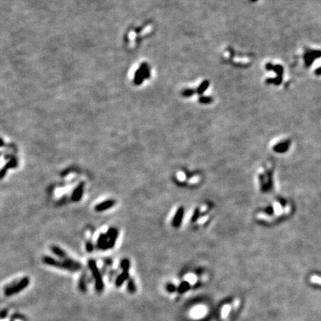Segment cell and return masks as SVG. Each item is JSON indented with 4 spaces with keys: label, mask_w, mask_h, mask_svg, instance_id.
I'll use <instances>...</instances> for the list:
<instances>
[{
    "label": "cell",
    "mask_w": 321,
    "mask_h": 321,
    "mask_svg": "<svg viewBox=\"0 0 321 321\" xmlns=\"http://www.w3.org/2000/svg\"><path fill=\"white\" fill-rule=\"evenodd\" d=\"M107 242H108V238H107L106 235L104 233H101L99 236L98 242H97V248L100 250L106 251Z\"/></svg>",
    "instance_id": "obj_7"
},
{
    "label": "cell",
    "mask_w": 321,
    "mask_h": 321,
    "mask_svg": "<svg viewBox=\"0 0 321 321\" xmlns=\"http://www.w3.org/2000/svg\"><path fill=\"white\" fill-rule=\"evenodd\" d=\"M129 278V272L126 271H123L122 273L119 275L116 279L115 284L117 287H120L122 285L123 283Z\"/></svg>",
    "instance_id": "obj_9"
},
{
    "label": "cell",
    "mask_w": 321,
    "mask_h": 321,
    "mask_svg": "<svg viewBox=\"0 0 321 321\" xmlns=\"http://www.w3.org/2000/svg\"><path fill=\"white\" fill-rule=\"evenodd\" d=\"M107 238H108V242H107L106 250L111 249L115 247L116 240L118 236V231L116 228H111L108 230L106 233Z\"/></svg>",
    "instance_id": "obj_4"
},
{
    "label": "cell",
    "mask_w": 321,
    "mask_h": 321,
    "mask_svg": "<svg viewBox=\"0 0 321 321\" xmlns=\"http://www.w3.org/2000/svg\"><path fill=\"white\" fill-rule=\"evenodd\" d=\"M83 189L84 183L83 182L80 183L79 185L77 186V187H76L75 189L73 191L72 195H71V200H72L73 202H77L80 200L83 196Z\"/></svg>",
    "instance_id": "obj_6"
},
{
    "label": "cell",
    "mask_w": 321,
    "mask_h": 321,
    "mask_svg": "<svg viewBox=\"0 0 321 321\" xmlns=\"http://www.w3.org/2000/svg\"><path fill=\"white\" fill-rule=\"evenodd\" d=\"M116 204V202L113 199H109V200H106L103 202H100L95 207V210L97 212H102L104 211V210H109V208L112 207L113 206Z\"/></svg>",
    "instance_id": "obj_5"
},
{
    "label": "cell",
    "mask_w": 321,
    "mask_h": 321,
    "mask_svg": "<svg viewBox=\"0 0 321 321\" xmlns=\"http://www.w3.org/2000/svg\"><path fill=\"white\" fill-rule=\"evenodd\" d=\"M121 268L123 269V271H128L129 269V267H130V262H129V260L128 259H124L121 260Z\"/></svg>",
    "instance_id": "obj_10"
},
{
    "label": "cell",
    "mask_w": 321,
    "mask_h": 321,
    "mask_svg": "<svg viewBox=\"0 0 321 321\" xmlns=\"http://www.w3.org/2000/svg\"><path fill=\"white\" fill-rule=\"evenodd\" d=\"M199 100H200L201 103H207L211 101V98H208V97H202V98L199 99Z\"/></svg>",
    "instance_id": "obj_16"
},
{
    "label": "cell",
    "mask_w": 321,
    "mask_h": 321,
    "mask_svg": "<svg viewBox=\"0 0 321 321\" xmlns=\"http://www.w3.org/2000/svg\"><path fill=\"white\" fill-rule=\"evenodd\" d=\"M128 290L130 293H134L135 291L136 287L132 279H129V282H128Z\"/></svg>",
    "instance_id": "obj_13"
},
{
    "label": "cell",
    "mask_w": 321,
    "mask_h": 321,
    "mask_svg": "<svg viewBox=\"0 0 321 321\" xmlns=\"http://www.w3.org/2000/svg\"><path fill=\"white\" fill-rule=\"evenodd\" d=\"M209 86V83L207 82V81H205V82L202 83V84H201L200 86H199V89H198L197 90V92L199 94H202L206 90V89Z\"/></svg>",
    "instance_id": "obj_12"
},
{
    "label": "cell",
    "mask_w": 321,
    "mask_h": 321,
    "mask_svg": "<svg viewBox=\"0 0 321 321\" xmlns=\"http://www.w3.org/2000/svg\"><path fill=\"white\" fill-rule=\"evenodd\" d=\"M86 248L87 252H89V253L92 252V251H93V249H94V247H93V245H92V242L91 241L87 242L86 244Z\"/></svg>",
    "instance_id": "obj_14"
},
{
    "label": "cell",
    "mask_w": 321,
    "mask_h": 321,
    "mask_svg": "<svg viewBox=\"0 0 321 321\" xmlns=\"http://www.w3.org/2000/svg\"><path fill=\"white\" fill-rule=\"evenodd\" d=\"M17 166V161L15 158H13L10 161L8 162L5 165L4 168H5L6 170L11 169V168H14Z\"/></svg>",
    "instance_id": "obj_11"
},
{
    "label": "cell",
    "mask_w": 321,
    "mask_h": 321,
    "mask_svg": "<svg viewBox=\"0 0 321 321\" xmlns=\"http://www.w3.org/2000/svg\"><path fill=\"white\" fill-rule=\"evenodd\" d=\"M29 284V280L28 278L25 277V278L22 279L17 284H16L14 286L9 287V288H6L5 289V294H7L8 296L9 295H12L14 294H17V293L19 292L20 291H22V289L25 288L28 286V285Z\"/></svg>",
    "instance_id": "obj_3"
},
{
    "label": "cell",
    "mask_w": 321,
    "mask_h": 321,
    "mask_svg": "<svg viewBox=\"0 0 321 321\" xmlns=\"http://www.w3.org/2000/svg\"><path fill=\"white\" fill-rule=\"evenodd\" d=\"M251 1H252V2H256V1H257V0H251Z\"/></svg>",
    "instance_id": "obj_17"
},
{
    "label": "cell",
    "mask_w": 321,
    "mask_h": 321,
    "mask_svg": "<svg viewBox=\"0 0 321 321\" xmlns=\"http://www.w3.org/2000/svg\"><path fill=\"white\" fill-rule=\"evenodd\" d=\"M51 251H52V253H54V254L55 255H57L58 257H60V259H66L68 258L66 253L65 252V251H63L62 248H60L58 247V246L54 245V246H52V247H51Z\"/></svg>",
    "instance_id": "obj_8"
},
{
    "label": "cell",
    "mask_w": 321,
    "mask_h": 321,
    "mask_svg": "<svg viewBox=\"0 0 321 321\" xmlns=\"http://www.w3.org/2000/svg\"><path fill=\"white\" fill-rule=\"evenodd\" d=\"M43 262L51 266H54L60 268L66 269V270L71 271H76L80 270L81 265L80 262L74 261L73 259L67 258L63 259L62 261L57 260V259L50 257H44L43 259Z\"/></svg>",
    "instance_id": "obj_1"
},
{
    "label": "cell",
    "mask_w": 321,
    "mask_h": 321,
    "mask_svg": "<svg viewBox=\"0 0 321 321\" xmlns=\"http://www.w3.org/2000/svg\"><path fill=\"white\" fill-rule=\"evenodd\" d=\"M89 267L90 268L92 271V275L95 280V288L98 291H102L103 288V282L102 279L101 274H100V271L98 270V268L97 266V264L94 259H90L89 260Z\"/></svg>",
    "instance_id": "obj_2"
},
{
    "label": "cell",
    "mask_w": 321,
    "mask_h": 321,
    "mask_svg": "<svg viewBox=\"0 0 321 321\" xmlns=\"http://www.w3.org/2000/svg\"><path fill=\"white\" fill-rule=\"evenodd\" d=\"M193 94V91H192L191 89H186L183 92V95L185 97H190Z\"/></svg>",
    "instance_id": "obj_15"
}]
</instances>
